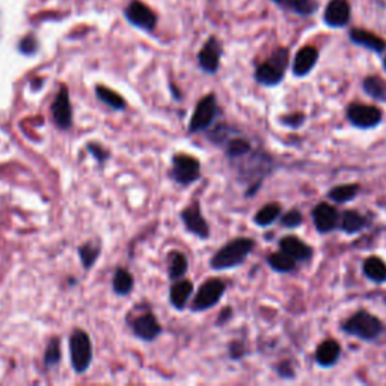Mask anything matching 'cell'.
Wrapping results in <instances>:
<instances>
[{"label":"cell","instance_id":"6da1fadb","mask_svg":"<svg viewBox=\"0 0 386 386\" xmlns=\"http://www.w3.org/2000/svg\"><path fill=\"white\" fill-rule=\"evenodd\" d=\"M255 248V240L249 237H237L220 248L210 259V267L213 270H228L234 269L245 263V259Z\"/></svg>","mask_w":386,"mask_h":386},{"label":"cell","instance_id":"7a4b0ae2","mask_svg":"<svg viewBox=\"0 0 386 386\" xmlns=\"http://www.w3.org/2000/svg\"><path fill=\"white\" fill-rule=\"evenodd\" d=\"M343 332L356 336L362 341H374L383 330L382 321L368 311H358L341 325Z\"/></svg>","mask_w":386,"mask_h":386},{"label":"cell","instance_id":"3957f363","mask_svg":"<svg viewBox=\"0 0 386 386\" xmlns=\"http://www.w3.org/2000/svg\"><path fill=\"white\" fill-rule=\"evenodd\" d=\"M288 59L290 53L287 49H277L272 54L270 58L266 62H263L261 65H258L255 71V81L263 85V86H278L283 76H286V69L288 67Z\"/></svg>","mask_w":386,"mask_h":386},{"label":"cell","instance_id":"277c9868","mask_svg":"<svg viewBox=\"0 0 386 386\" xmlns=\"http://www.w3.org/2000/svg\"><path fill=\"white\" fill-rule=\"evenodd\" d=\"M171 175L175 183L191 186L201 178V162L191 154H174Z\"/></svg>","mask_w":386,"mask_h":386},{"label":"cell","instance_id":"5b68a950","mask_svg":"<svg viewBox=\"0 0 386 386\" xmlns=\"http://www.w3.org/2000/svg\"><path fill=\"white\" fill-rule=\"evenodd\" d=\"M69 353L71 364H73L76 372H86L92 361V344L89 335L83 332V330H74L69 338Z\"/></svg>","mask_w":386,"mask_h":386},{"label":"cell","instance_id":"8992f818","mask_svg":"<svg viewBox=\"0 0 386 386\" xmlns=\"http://www.w3.org/2000/svg\"><path fill=\"white\" fill-rule=\"evenodd\" d=\"M226 286L222 279L219 278H211L206 281L196 291V296L192 303V311L195 312H204L211 310L213 306L219 303L220 299L225 294Z\"/></svg>","mask_w":386,"mask_h":386},{"label":"cell","instance_id":"52a82bcc","mask_svg":"<svg viewBox=\"0 0 386 386\" xmlns=\"http://www.w3.org/2000/svg\"><path fill=\"white\" fill-rule=\"evenodd\" d=\"M216 115H217V98L215 94L211 92L196 103L191 118V122H189V131L193 135V133L207 130L210 125L215 122Z\"/></svg>","mask_w":386,"mask_h":386},{"label":"cell","instance_id":"ba28073f","mask_svg":"<svg viewBox=\"0 0 386 386\" xmlns=\"http://www.w3.org/2000/svg\"><path fill=\"white\" fill-rule=\"evenodd\" d=\"M347 120L352 125L361 130L376 129L383 120V112L376 106H368L362 103H352L345 110Z\"/></svg>","mask_w":386,"mask_h":386},{"label":"cell","instance_id":"9c48e42d","mask_svg":"<svg viewBox=\"0 0 386 386\" xmlns=\"http://www.w3.org/2000/svg\"><path fill=\"white\" fill-rule=\"evenodd\" d=\"M181 220H183L186 230L196 235L198 239L207 240L210 237V225L202 215L200 202H193L192 206H189L181 211Z\"/></svg>","mask_w":386,"mask_h":386},{"label":"cell","instance_id":"30bf717a","mask_svg":"<svg viewBox=\"0 0 386 386\" xmlns=\"http://www.w3.org/2000/svg\"><path fill=\"white\" fill-rule=\"evenodd\" d=\"M125 17H127L131 25L144 30H153L157 25L154 11L145 3L139 2V0H131L129 6L125 8Z\"/></svg>","mask_w":386,"mask_h":386},{"label":"cell","instance_id":"8fae6325","mask_svg":"<svg viewBox=\"0 0 386 386\" xmlns=\"http://www.w3.org/2000/svg\"><path fill=\"white\" fill-rule=\"evenodd\" d=\"M312 222L320 234H328L340 224V213L330 204L320 202L312 210Z\"/></svg>","mask_w":386,"mask_h":386},{"label":"cell","instance_id":"7c38bea8","mask_svg":"<svg viewBox=\"0 0 386 386\" xmlns=\"http://www.w3.org/2000/svg\"><path fill=\"white\" fill-rule=\"evenodd\" d=\"M220 56H222V45L217 41V38L211 36L198 53L200 67L206 73L215 74L220 65Z\"/></svg>","mask_w":386,"mask_h":386},{"label":"cell","instance_id":"4fadbf2b","mask_svg":"<svg viewBox=\"0 0 386 386\" xmlns=\"http://www.w3.org/2000/svg\"><path fill=\"white\" fill-rule=\"evenodd\" d=\"M133 332L144 341H154L162 334V326L153 312H145L131 323Z\"/></svg>","mask_w":386,"mask_h":386},{"label":"cell","instance_id":"5bb4252c","mask_svg":"<svg viewBox=\"0 0 386 386\" xmlns=\"http://www.w3.org/2000/svg\"><path fill=\"white\" fill-rule=\"evenodd\" d=\"M53 118L61 129H69L73 124V112H71L69 97L67 86H61V89L56 96V100L52 106Z\"/></svg>","mask_w":386,"mask_h":386},{"label":"cell","instance_id":"9a60e30c","mask_svg":"<svg viewBox=\"0 0 386 386\" xmlns=\"http://www.w3.org/2000/svg\"><path fill=\"white\" fill-rule=\"evenodd\" d=\"M350 20V3L347 0H330L325 11V21L330 28H344Z\"/></svg>","mask_w":386,"mask_h":386},{"label":"cell","instance_id":"2e32d148","mask_svg":"<svg viewBox=\"0 0 386 386\" xmlns=\"http://www.w3.org/2000/svg\"><path fill=\"white\" fill-rule=\"evenodd\" d=\"M279 249L288 254L291 258H294L296 261H310L314 254L312 248L296 237V235H286V237H282L279 240Z\"/></svg>","mask_w":386,"mask_h":386},{"label":"cell","instance_id":"e0dca14e","mask_svg":"<svg viewBox=\"0 0 386 386\" xmlns=\"http://www.w3.org/2000/svg\"><path fill=\"white\" fill-rule=\"evenodd\" d=\"M317 61H319V50L316 47L312 45L302 47V49L297 52L293 62V74L296 77L308 76L312 68L316 67Z\"/></svg>","mask_w":386,"mask_h":386},{"label":"cell","instance_id":"ac0fdd59","mask_svg":"<svg viewBox=\"0 0 386 386\" xmlns=\"http://www.w3.org/2000/svg\"><path fill=\"white\" fill-rule=\"evenodd\" d=\"M350 39L353 44L365 47L368 50H373L376 53H385L386 52V41L379 35H376L365 29H352L350 30Z\"/></svg>","mask_w":386,"mask_h":386},{"label":"cell","instance_id":"d6986e66","mask_svg":"<svg viewBox=\"0 0 386 386\" xmlns=\"http://www.w3.org/2000/svg\"><path fill=\"white\" fill-rule=\"evenodd\" d=\"M341 356V345L335 340H326L316 350V362L321 368L334 367Z\"/></svg>","mask_w":386,"mask_h":386},{"label":"cell","instance_id":"ffe728a7","mask_svg":"<svg viewBox=\"0 0 386 386\" xmlns=\"http://www.w3.org/2000/svg\"><path fill=\"white\" fill-rule=\"evenodd\" d=\"M193 283L187 279H177L174 286L171 287L169 291V301L171 305L174 306L175 310L183 311L186 306L189 299L193 294Z\"/></svg>","mask_w":386,"mask_h":386},{"label":"cell","instance_id":"44dd1931","mask_svg":"<svg viewBox=\"0 0 386 386\" xmlns=\"http://www.w3.org/2000/svg\"><path fill=\"white\" fill-rule=\"evenodd\" d=\"M364 275L376 283L386 282V263L379 257H368L362 266Z\"/></svg>","mask_w":386,"mask_h":386},{"label":"cell","instance_id":"7402d4cb","mask_svg":"<svg viewBox=\"0 0 386 386\" xmlns=\"http://www.w3.org/2000/svg\"><path fill=\"white\" fill-rule=\"evenodd\" d=\"M340 222L341 230L345 234H356L364 230L367 225V219L358 211L347 210L343 213V216H340Z\"/></svg>","mask_w":386,"mask_h":386},{"label":"cell","instance_id":"603a6c76","mask_svg":"<svg viewBox=\"0 0 386 386\" xmlns=\"http://www.w3.org/2000/svg\"><path fill=\"white\" fill-rule=\"evenodd\" d=\"M296 259L291 258L286 252H275L267 257V264L270 266V269L278 273H290L296 269Z\"/></svg>","mask_w":386,"mask_h":386},{"label":"cell","instance_id":"cb8c5ba5","mask_svg":"<svg viewBox=\"0 0 386 386\" xmlns=\"http://www.w3.org/2000/svg\"><path fill=\"white\" fill-rule=\"evenodd\" d=\"M362 88L368 97H372L377 101H382L386 105V81L377 76H368L364 83H362Z\"/></svg>","mask_w":386,"mask_h":386},{"label":"cell","instance_id":"d4e9b609","mask_svg":"<svg viewBox=\"0 0 386 386\" xmlns=\"http://www.w3.org/2000/svg\"><path fill=\"white\" fill-rule=\"evenodd\" d=\"M273 2L299 15H311L319 8L316 0H273Z\"/></svg>","mask_w":386,"mask_h":386},{"label":"cell","instance_id":"484cf974","mask_svg":"<svg viewBox=\"0 0 386 386\" xmlns=\"http://www.w3.org/2000/svg\"><path fill=\"white\" fill-rule=\"evenodd\" d=\"M281 213H282V208L278 202H269V204H266L263 208H259L255 213L254 222L258 226H263V228L269 226L281 216Z\"/></svg>","mask_w":386,"mask_h":386},{"label":"cell","instance_id":"4316f807","mask_svg":"<svg viewBox=\"0 0 386 386\" xmlns=\"http://www.w3.org/2000/svg\"><path fill=\"white\" fill-rule=\"evenodd\" d=\"M359 189L361 187L358 184L336 186L334 189H330L328 196L336 204H345V202H350L352 200L356 198L359 193Z\"/></svg>","mask_w":386,"mask_h":386},{"label":"cell","instance_id":"83f0119b","mask_svg":"<svg viewBox=\"0 0 386 386\" xmlns=\"http://www.w3.org/2000/svg\"><path fill=\"white\" fill-rule=\"evenodd\" d=\"M225 151L231 160H239L250 153V144L243 138H233L226 142Z\"/></svg>","mask_w":386,"mask_h":386},{"label":"cell","instance_id":"f1b7e54d","mask_svg":"<svg viewBox=\"0 0 386 386\" xmlns=\"http://www.w3.org/2000/svg\"><path fill=\"white\" fill-rule=\"evenodd\" d=\"M187 258L181 252H172L169 258V278L172 281L181 279L187 273Z\"/></svg>","mask_w":386,"mask_h":386},{"label":"cell","instance_id":"f546056e","mask_svg":"<svg viewBox=\"0 0 386 386\" xmlns=\"http://www.w3.org/2000/svg\"><path fill=\"white\" fill-rule=\"evenodd\" d=\"M135 286V281H133L131 273L125 269H118L115 277H114V290L116 294L125 296L129 294Z\"/></svg>","mask_w":386,"mask_h":386},{"label":"cell","instance_id":"4dcf8cb0","mask_svg":"<svg viewBox=\"0 0 386 386\" xmlns=\"http://www.w3.org/2000/svg\"><path fill=\"white\" fill-rule=\"evenodd\" d=\"M97 97L106 103L107 106H110L112 109L116 110H122L125 107V101L124 98L120 96V94H116L115 91L106 88V86H97Z\"/></svg>","mask_w":386,"mask_h":386},{"label":"cell","instance_id":"1f68e13d","mask_svg":"<svg viewBox=\"0 0 386 386\" xmlns=\"http://www.w3.org/2000/svg\"><path fill=\"white\" fill-rule=\"evenodd\" d=\"M78 254H81L83 267H86V269H91L92 264L96 263V259L98 257V248L94 245H83L81 249H78Z\"/></svg>","mask_w":386,"mask_h":386},{"label":"cell","instance_id":"d6a6232c","mask_svg":"<svg viewBox=\"0 0 386 386\" xmlns=\"http://www.w3.org/2000/svg\"><path fill=\"white\" fill-rule=\"evenodd\" d=\"M61 359V347H59V341L56 338H53V340L47 345V350H45V356L44 361L47 365H56Z\"/></svg>","mask_w":386,"mask_h":386},{"label":"cell","instance_id":"836d02e7","mask_svg":"<svg viewBox=\"0 0 386 386\" xmlns=\"http://www.w3.org/2000/svg\"><path fill=\"white\" fill-rule=\"evenodd\" d=\"M302 222H303V216H302V213L299 211V210H290V211H287L286 215L281 217L282 226L290 228V230L301 226Z\"/></svg>","mask_w":386,"mask_h":386},{"label":"cell","instance_id":"e575fe53","mask_svg":"<svg viewBox=\"0 0 386 386\" xmlns=\"http://www.w3.org/2000/svg\"><path fill=\"white\" fill-rule=\"evenodd\" d=\"M305 121H306V116L302 112H293V114H290V115L281 116V122L286 125V127H290V129L302 127V125L305 124Z\"/></svg>","mask_w":386,"mask_h":386},{"label":"cell","instance_id":"d590c367","mask_svg":"<svg viewBox=\"0 0 386 386\" xmlns=\"http://www.w3.org/2000/svg\"><path fill=\"white\" fill-rule=\"evenodd\" d=\"M36 50V41L32 36H28L25 39H21L20 43V52L25 54H32Z\"/></svg>","mask_w":386,"mask_h":386},{"label":"cell","instance_id":"8d00e7d4","mask_svg":"<svg viewBox=\"0 0 386 386\" xmlns=\"http://www.w3.org/2000/svg\"><path fill=\"white\" fill-rule=\"evenodd\" d=\"M245 353H246V349H245V345H243V343L234 341L230 345V356L233 359H240V358H243V354Z\"/></svg>","mask_w":386,"mask_h":386},{"label":"cell","instance_id":"74e56055","mask_svg":"<svg viewBox=\"0 0 386 386\" xmlns=\"http://www.w3.org/2000/svg\"><path fill=\"white\" fill-rule=\"evenodd\" d=\"M277 372L283 379H293L294 377V372L293 368H291L290 362H281V365L277 367Z\"/></svg>","mask_w":386,"mask_h":386},{"label":"cell","instance_id":"f35d334b","mask_svg":"<svg viewBox=\"0 0 386 386\" xmlns=\"http://www.w3.org/2000/svg\"><path fill=\"white\" fill-rule=\"evenodd\" d=\"M233 319V308H230V306H226V308H224L222 311L219 312V317L216 320V325L217 326H224L225 323H228Z\"/></svg>","mask_w":386,"mask_h":386},{"label":"cell","instance_id":"ab89813d","mask_svg":"<svg viewBox=\"0 0 386 386\" xmlns=\"http://www.w3.org/2000/svg\"><path fill=\"white\" fill-rule=\"evenodd\" d=\"M89 151L96 156V159H98L100 162H103L107 159V153L105 151V149H101L98 145H89Z\"/></svg>","mask_w":386,"mask_h":386},{"label":"cell","instance_id":"60d3db41","mask_svg":"<svg viewBox=\"0 0 386 386\" xmlns=\"http://www.w3.org/2000/svg\"><path fill=\"white\" fill-rule=\"evenodd\" d=\"M383 68H385V71H386V58H383Z\"/></svg>","mask_w":386,"mask_h":386}]
</instances>
